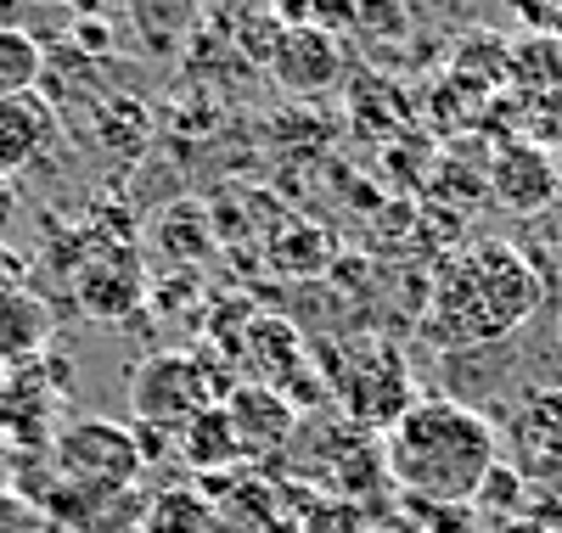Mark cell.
Instances as JSON below:
<instances>
[{"instance_id": "cb8c5ba5", "label": "cell", "mask_w": 562, "mask_h": 533, "mask_svg": "<svg viewBox=\"0 0 562 533\" xmlns=\"http://www.w3.org/2000/svg\"><path fill=\"white\" fill-rule=\"evenodd\" d=\"M310 23H315V29H326V34H338V29H355V0H315Z\"/></svg>"}, {"instance_id": "f546056e", "label": "cell", "mask_w": 562, "mask_h": 533, "mask_svg": "<svg viewBox=\"0 0 562 533\" xmlns=\"http://www.w3.org/2000/svg\"><path fill=\"white\" fill-rule=\"evenodd\" d=\"M557 354H562V309H557Z\"/></svg>"}, {"instance_id": "ba28073f", "label": "cell", "mask_w": 562, "mask_h": 533, "mask_svg": "<svg viewBox=\"0 0 562 533\" xmlns=\"http://www.w3.org/2000/svg\"><path fill=\"white\" fill-rule=\"evenodd\" d=\"M490 191L512 214H546L562 197L557 158L540 147V140H506V147L495 152V163H490Z\"/></svg>"}, {"instance_id": "3957f363", "label": "cell", "mask_w": 562, "mask_h": 533, "mask_svg": "<svg viewBox=\"0 0 562 533\" xmlns=\"http://www.w3.org/2000/svg\"><path fill=\"white\" fill-rule=\"evenodd\" d=\"M326 394L338 399V410L360 432H389L422 399L405 354L389 343V337H355V343H344L333 376H326Z\"/></svg>"}, {"instance_id": "5b68a950", "label": "cell", "mask_w": 562, "mask_h": 533, "mask_svg": "<svg viewBox=\"0 0 562 533\" xmlns=\"http://www.w3.org/2000/svg\"><path fill=\"white\" fill-rule=\"evenodd\" d=\"M220 405L209 387V360L203 354H153L130 371V410L135 427H169L180 432L192 416Z\"/></svg>"}, {"instance_id": "7a4b0ae2", "label": "cell", "mask_w": 562, "mask_h": 533, "mask_svg": "<svg viewBox=\"0 0 562 533\" xmlns=\"http://www.w3.org/2000/svg\"><path fill=\"white\" fill-rule=\"evenodd\" d=\"M540 304L535 264L501 236L473 241L434 286V304L422 315V337L439 349H479L512 337Z\"/></svg>"}, {"instance_id": "7402d4cb", "label": "cell", "mask_w": 562, "mask_h": 533, "mask_svg": "<svg viewBox=\"0 0 562 533\" xmlns=\"http://www.w3.org/2000/svg\"><path fill=\"white\" fill-rule=\"evenodd\" d=\"M74 52L79 57H90V63H102L108 52H113V29L90 12V18H74Z\"/></svg>"}, {"instance_id": "83f0119b", "label": "cell", "mask_w": 562, "mask_h": 533, "mask_svg": "<svg viewBox=\"0 0 562 533\" xmlns=\"http://www.w3.org/2000/svg\"><path fill=\"white\" fill-rule=\"evenodd\" d=\"M74 7H79V18H90V12H97V0H74Z\"/></svg>"}, {"instance_id": "8992f818", "label": "cell", "mask_w": 562, "mask_h": 533, "mask_svg": "<svg viewBox=\"0 0 562 533\" xmlns=\"http://www.w3.org/2000/svg\"><path fill=\"white\" fill-rule=\"evenodd\" d=\"M220 410H225L231 432H237L243 461L288 450L293 432H299V405H293L288 394H276V387H259V382H237V387L220 399Z\"/></svg>"}, {"instance_id": "6da1fadb", "label": "cell", "mask_w": 562, "mask_h": 533, "mask_svg": "<svg viewBox=\"0 0 562 533\" xmlns=\"http://www.w3.org/2000/svg\"><path fill=\"white\" fill-rule=\"evenodd\" d=\"M501 466L495 427L461 399H416L383 432V472L411 500L467 506Z\"/></svg>"}, {"instance_id": "30bf717a", "label": "cell", "mask_w": 562, "mask_h": 533, "mask_svg": "<svg viewBox=\"0 0 562 533\" xmlns=\"http://www.w3.org/2000/svg\"><path fill=\"white\" fill-rule=\"evenodd\" d=\"M243 365H248V382L276 387V394H288L293 405H299V376H315L299 326L281 320V315H254L243 326Z\"/></svg>"}, {"instance_id": "603a6c76", "label": "cell", "mask_w": 562, "mask_h": 533, "mask_svg": "<svg viewBox=\"0 0 562 533\" xmlns=\"http://www.w3.org/2000/svg\"><path fill=\"white\" fill-rule=\"evenodd\" d=\"M29 253L23 248H12V241H0V304L7 298H18V293H29Z\"/></svg>"}, {"instance_id": "484cf974", "label": "cell", "mask_w": 562, "mask_h": 533, "mask_svg": "<svg viewBox=\"0 0 562 533\" xmlns=\"http://www.w3.org/2000/svg\"><path fill=\"white\" fill-rule=\"evenodd\" d=\"M270 12L288 23V29H299V23H310V12H315V0H270Z\"/></svg>"}, {"instance_id": "d4e9b609", "label": "cell", "mask_w": 562, "mask_h": 533, "mask_svg": "<svg viewBox=\"0 0 562 533\" xmlns=\"http://www.w3.org/2000/svg\"><path fill=\"white\" fill-rule=\"evenodd\" d=\"M18 208H23V197H18V180H12V174H0V230H12Z\"/></svg>"}, {"instance_id": "d6986e66", "label": "cell", "mask_w": 562, "mask_h": 533, "mask_svg": "<svg viewBox=\"0 0 562 533\" xmlns=\"http://www.w3.org/2000/svg\"><path fill=\"white\" fill-rule=\"evenodd\" d=\"M40 79H45V45L29 29H0V102L40 90Z\"/></svg>"}, {"instance_id": "4fadbf2b", "label": "cell", "mask_w": 562, "mask_h": 533, "mask_svg": "<svg viewBox=\"0 0 562 533\" xmlns=\"http://www.w3.org/2000/svg\"><path fill=\"white\" fill-rule=\"evenodd\" d=\"M512 444L529 461L524 472H551L562 466V387H529L518 399V421H512Z\"/></svg>"}, {"instance_id": "4dcf8cb0", "label": "cell", "mask_w": 562, "mask_h": 533, "mask_svg": "<svg viewBox=\"0 0 562 533\" xmlns=\"http://www.w3.org/2000/svg\"><path fill=\"white\" fill-rule=\"evenodd\" d=\"M557 174H562V163H557Z\"/></svg>"}, {"instance_id": "44dd1931", "label": "cell", "mask_w": 562, "mask_h": 533, "mask_svg": "<svg viewBox=\"0 0 562 533\" xmlns=\"http://www.w3.org/2000/svg\"><path fill=\"white\" fill-rule=\"evenodd\" d=\"M355 29L371 39H400L405 34V0H355Z\"/></svg>"}, {"instance_id": "f1b7e54d", "label": "cell", "mask_w": 562, "mask_h": 533, "mask_svg": "<svg viewBox=\"0 0 562 533\" xmlns=\"http://www.w3.org/2000/svg\"><path fill=\"white\" fill-rule=\"evenodd\" d=\"M34 7H74V0H34Z\"/></svg>"}, {"instance_id": "5bb4252c", "label": "cell", "mask_w": 562, "mask_h": 533, "mask_svg": "<svg viewBox=\"0 0 562 533\" xmlns=\"http://www.w3.org/2000/svg\"><path fill=\"white\" fill-rule=\"evenodd\" d=\"M180 455H186V466H198V472H231L243 461V444H237V432H231L220 405H209L203 416H192L180 427Z\"/></svg>"}, {"instance_id": "e0dca14e", "label": "cell", "mask_w": 562, "mask_h": 533, "mask_svg": "<svg viewBox=\"0 0 562 533\" xmlns=\"http://www.w3.org/2000/svg\"><path fill=\"white\" fill-rule=\"evenodd\" d=\"M220 517L198 489H164L147 500V517H140V533H214Z\"/></svg>"}, {"instance_id": "ffe728a7", "label": "cell", "mask_w": 562, "mask_h": 533, "mask_svg": "<svg viewBox=\"0 0 562 533\" xmlns=\"http://www.w3.org/2000/svg\"><path fill=\"white\" fill-rule=\"evenodd\" d=\"M147 135H153V118H147V107H140L135 95H108V102L97 107V140L108 152L135 158L140 147H147Z\"/></svg>"}, {"instance_id": "52a82bcc", "label": "cell", "mask_w": 562, "mask_h": 533, "mask_svg": "<svg viewBox=\"0 0 562 533\" xmlns=\"http://www.w3.org/2000/svg\"><path fill=\"white\" fill-rule=\"evenodd\" d=\"M140 298H147V270L135 264V253H97V259H85L74 270V304L85 320H97V326H119L124 315L140 309Z\"/></svg>"}, {"instance_id": "2e32d148", "label": "cell", "mask_w": 562, "mask_h": 533, "mask_svg": "<svg viewBox=\"0 0 562 533\" xmlns=\"http://www.w3.org/2000/svg\"><path fill=\"white\" fill-rule=\"evenodd\" d=\"M153 241L164 248L169 264H192V259H203V253L214 248V225H209V214H203L198 203H175V208L158 214Z\"/></svg>"}, {"instance_id": "4316f807", "label": "cell", "mask_w": 562, "mask_h": 533, "mask_svg": "<svg viewBox=\"0 0 562 533\" xmlns=\"http://www.w3.org/2000/svg\"><path fill=\"white\" fill-rule=\"evenodd\" d=\"M23 7H29V0H0V29H23V23H18Z\"/></svg>"}, {"instance_id": "ac0fdd59", "label": "cell", "mask_w": 562, "mask_h": 533, "mask_svg": "<svg viewBox=\"0 0 562 533\" xmlns=\"http://www.w3.org/2000/svg\"><path fill=\"white\" fill-rule=\"evenodd\" d=\"M512 79H518L524 90H535V95H551V90H562V34H529V39H518L512 45Z\"/></svg>"}, {"instance_id": "9c48e42d", "label": "cell", "mask_w": 562, "mask_h": 533, "mask_svg": "<svg viewBox=\"0 0 562 533\" xmlns=\"http://www.w3.org/2000/svg\"><path fill=\"white\" fill-rule=\"evenodd\" d=\"M265 68L276 73V84L288 95H321V90H333L344 79V45H338V34H326L315 23H299V29H281Z\"/></svg>"}, {"instance_id": "8fae6325", "label": "cell", "mask_w": 562, "mask_h": 533, "mask_svg": "<svg viewBox=\"0 0 562 533\" xmlns=\"http://www.w3.org/2000/svg\"><path fill=\"white\" fill-rule=\"evenodd\" d=\"M52 147H57V107L45 102L40 90L7 95V102H0V174L18 180Z\"/></svg>"}, {"instance_id": "277c9868", "label": "cell", "mask_w": 562, "mask_h": 533, "mask_svg": "<svg viewBox=\"0 0 562 533\" xmlns=\"http://www.w3.org/2000/svg\"><path fill=\"white\" fill-rule=\"evenodd\" d=\"M140 466H147V455H140L135 427L124 421L79 416L52 432V472L74 489H135Z\"/></svg>"}, {"instance_id": "7c38bea8", "label": "cell", "mask_w": 562, "mask_h": 533, "mask_svg": "<svg viewBox=\"0 0 562 533\" xmlns=\"http://www.w3.org/2000/svg\"><path fill=\"white\" fill-rule=\"evenodd\" d=\"M57 343V309L40 293H18L0 304V371H23Z\"/></svg>"}, {"instance_id": "9a60e30c", "label": "cell", "mask_w": 562, "mask_h": 533, "mask_svg": "<svg viewBox=\"0 0 562 533\" xmlns=\"http://www.w3.org/2000/svg\"><path fill=\"white\" fill-rule=\"evenodd\" d=\"M265 259L276 275H321L326 259H333V241L310 219H288L276 230V241H265Z\"/></svg>"}]
</instances>
